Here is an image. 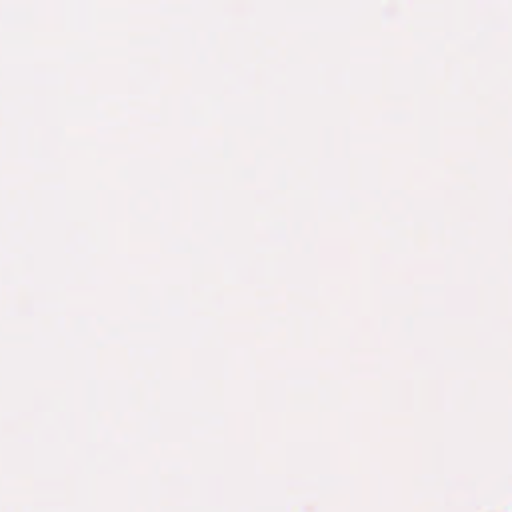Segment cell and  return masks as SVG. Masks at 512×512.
Here are the masks:
<instances>
[]
</instances>
